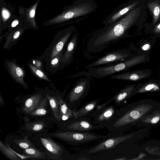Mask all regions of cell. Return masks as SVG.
<instances>
[{
    "mask_svg": "<svg viewBox=\"0 0 160 160\" xmlns=\"http://www.w3.org/2000/svg\"><path fill=\"white\" fill-rule=\"evenodd\" d=\"M140 12L139 7L135 8L117 21L95 32L88 41L87 51L100 52L110 45L127 37L129 29L136 22Z\"/></svg>",
    "mask_w": 160,
    "mask_h": 160,
    "instance_id": "1",
    "label": "cell"
},
{
    "mask_svg": "<svg viewBox=\"0 0 160 160\" xmlns=\"http://www.w3.org/2000/svg\"><path fill=\"white\" fill-rule=\"evenodd\" d=\"M98 8L94 0H75L70 5L63 7L60 13L44 22L42 25L47 26L62 24L89 15Z\"/></svg>",
    "mask_w": 160,
    "mask_h": 160,
    "instance_id": "2",
    "label": "cell"
},
{
    "mask_svg": "<svg viewBox=\"0 0 160 160\" xmlns=\"http://www.w3.org/2000/svg\"><path fill=\"white\" fill-rule=\"evenodd\" d=\"M145 59V55H137L120 62L91 68L86 72H82L79 74L102 78L118 72L129 70L130 68L144 62Z\"/></svg>",
    "mask_w": 160,
    "mask_h": 160,
    "instance_id": "3",
    "label": "cell"
},
{
    "mask_svg": "<svg viewBox=\"0 0 160 160\" xmlns=\"http://www.w3.org/2000/svg\"><path fill=\"white\" fill-rule=\"evenodd\" d=\"M75 27L71 25L58 32L55 35L51 45L46 49L43 56L48 61L60 52L74 32Z\"/></svg>",
    "mask_w": 160,
    "mask_h": 160,
    "instance_id": "4",
    "label": "cell"
},
{
    "mask_svg": "<svg viewBox=\"0 0 160 160\" xmlns=\"http://www.w3.org/2000/svg\"><path fill=\"white\" fill-rule=\"evenodd\" d=\"M57 138L75 145H78L90 142L101 139L106 137L103 135L91 132L67 131L55 133Z\"/></svg>",
    "mask_w": 160,
    "mask_h": 160,
    "instance_id": "5",
    "label": "cell"
},
{
    "mask_svg": "<svg viewBox=\"0 0 160 160\" xmlns=\"http://www.w3.org/2000/svg\"><path fill=\"white\" fill-rule=\"evenodd\" d=\"M90 87L89 80L82 78L77 81L68 97V103L72 110L76 109L87 96Z\"/></svg>",
    "mask_w": 160,
    "mask_h": 160,
    "instance_id": "6",
    "label": "cell"
},
{
    "mask_svg": "<svg viewBox=\"0 0 160 160\" xmlns=\"http://www.w3.org/2000/svg\"><path fill=\"white\" fill-rule=\"evenodd\" d=\"M131 56L132 54L126 49H118L98 58L86 66L85 68L88 69L95 67L120 62L131 57Z\"/></svg>",
    "mask_w": 160,
    "mask_h": 160,
    "instance_id": "7",
    "label": "cell"
},
{
    "mask_svg": "<svg viewBox=\"0 0 160 160\" xmlns=\"http://www.w3.org/2000/svg\"><path fill=\"white\" fill-rule=\"evenodd\" d=\"M105 138L101 139L99 142L88 151V153L93 154L97 152L110 149L115 147L117 145L127 139L129 136L122 134H107Z\"/></svg>",
    "mask_w": 160,
    "mask_h": 160,
    "instance_id": "8",
    "label": "cell"
},
{
    "mask_svg": "<svg viewBox=\"0 0 160 160\" xmlns=\"http://www.w3.org/2000/svg\"><path fill=\"white\" fill-rule=\"evenodd\" d=\"M117 109L115 105L96 108L90 115L93 119L92 122L99 126L100 129L104 128L111 120Z\"/></svg>",
    "mask_w": 160,
    "mask_h": 160,
    "instance_id": "9",
    "label": "cell"
},
{
    "mask_svg": "<svg viewBox=\"0 0 160 160\" xmlns=\"http://www.w3.org/2000/svg\"><path fill=\"white\" fill-rule=\"evenodd\" d=\"M40 1L38 0L34 4L28 8L22 6H18L19 13L23 21L24 27L26 29L32 28L37 30L38 28L35 17L37 7Z\"/></svg>",
    "mask_w": 160,
    "mask_h": 160,
    "instance_id": "10",
    "label": "cell"
},
{
    "mask_svg": "<svg viewBox=\"0 0 160 160\" xmlns=\"http://www.w3.org/2000/svg\"><path fill=\"white\" fill-rule=\"evenodd\" d=\"M90 120V118L88 116L74 117V121L68 124L66 128L70 130L83 132H91L95 129H100L99 126L93 124Z\"/></svg>",
    "mask_w": 160,
    "mask_h": 160,
    "instance_id": "11",
    "label": "cell"
},
{
    "mask_svg": "<svg viewBox=\"0 0 160 160\" xmlns=\"http://www.w3.org/2000/svg\"><path fill=\"white\" fill-rule=\"evenodd\" d=\"M138 2V1L130 2L120 5L102 21V24L105 26L115 22L135 8Z\"/></svg>",
    "mask_w": 160,
    "mask_h": 160,
    "instance_id": "12",
    "label": "cell"
},
{
    "mask_svg": "<svg viewBox=\"0 0 160 160\" xmlns=\"http://www.w3.org/2000/svg\"><path fill=\"white\" fill-rule=\"evenodd\" d=\"M151 71L145 69L126 72L113 74L110 77L111 79L137 81L149 78Z\"/></svg>",
    "mask_w": 160,
    "mask_h": 160,
    "instance_id": "13",
    "label": "cell"
},
{
    "mask_svg": "<svg viewBox=\"0 0 160 160\" xmlns=\"http://www.w3.org/2000/svg\"><path fill=\"white\" fill-rule=\"evenodd\" d=\"M136 87L135 84L128 85L121 90L108 102L101 105H98L97 108H99L107 106L111 102L114 101L116 106H119L130 97Z\"/></svg>",
    "mask_w": 160,
    "mask_h": 160,
    "instance_id": "14",
    "label": "cell"
},
{
    "mask_svg": "<svg viewBox=\"0 0 160 160\" xmlns=\"http://www.w3.org/2000/svg\"><path fill=\"white\" fill-rule=\"evenodd\" d=\"M0 32L8 28V25L15 14L13 13L14 8L6 2L4 0H0Z\"/></svg>",
    "mask_w": 160,
    "mask_h": 160,
    "instance_id": "15",
    "label": "cell"
},
{
    "mask_svg": "<svg viewBox=\"0 0 160 160\" xmlns=\"http://www.w3.org/2000/svg\"><path fill=\"white\" fill-rule=\"evenodd\" d=\"M7 68L15 81L23 85L25 88L27 87V84L24 82V78L25 73L23 69L18 66L14 62L7 61Z\"/></svg>",
    "mask_w": 160,
    "mask_h": 160,
    "instance_id": "16",
    "label": "cell"
},
{
    "mask_svg": "<svg viewBox=\"0 0 160 160\" xmlns=\"http://www.w3.org/2000/svg\"><path fill=\"white\" fill-rule=\"evenodd\" d=\"M100 102V100L96 99L88 102L84 104L78 110H72L73 117L77 118L83 116H90L94 111Z\"/></svg>",
    "mask_w": 160,
    "mask_h": 160,
    "instance_id": "17",
    "label": "cell"
},
{
    "mask_svg": "<svg viewBox=\"0 0 160 160\" xmlns=\"http://www.w3.org/2000/svg\"><path fill=\"white\" fill-rule=\"evenodd\" d=\"M78 40V33H73L68 44L66 51L61 57V62L66 64H69L71 61L73 54L77 46Z\"/></svg>",
    "mask_w": 160,
    "mask_h": 160,
    "instance_id": "18",
    "label": "cell"
},
{
    "mask_svg": "<svg viewBox=\"0 0 160 160\" xmlns=\"http://www.w3.org/2000/svg\"><path fill=\"white\" fill-rule=\"evenodd\" d=\"M160 90V81L152 79L143 83H139L132 93L131 96L137 93L157 91Z\"/></svg>",
    "mask_w": 160,
    "mask_h": 160,
    "instance_id": "19",
    "label": "cell"
},
{
    "mask_svg": "<svg viewBox=\"0 0 160 160\" xmlns=\"http://www.w3.org/2000/svg\"><path fill=\"white\" fill-rule=\"evenodd\" d=\"M26 29L25 28H19L11 32H7L5 33L7 36L6 42L3 45L4 48L5 49L10 48L20 38Z\"/></svg>",
    "mask_w": 160,
    "mask_h": 160,
    "instance_id": "20",
    "label": "cell"
},
{
    "mask_svg": "<svg viewBox=\"0 0 160 160\" xmlns=\"http://www.w3.org/2000/svg\"><path fill=\"white\" fill-rule=\"evenodd\" d=\"M42 98L41 95L37 94L31 96L25 101L23 110L27 113H30L39 105Z\"/></svg>",
    "mask_w": 160,
    "mask_h": 160,
    "instance_id": "21",
    "label": "cell"
},
{
    "mask_svg": "<svg viewBox=\"0 0 160 160\" xmlns=\"http://www.w3.org/2000/svg\"><path fill=\"white\" fill-rule=\"evenodd\" d=\"M40 141L44 147L50 152L55 155L61 154L63 149L62 147L49 138H41Z\"/></svg>",
    "mask_w": 160,
    "mask_h": 160,
    "instance_id": "22",
    "label": "cell"
},
{
    "mask_svg": "<svg viewBox=\"0 0 160 160\" xmlns=\"http://www.w3.org/2000/svg\"><path fill=\"white\" fill-rule=\"evenodd\" d=\"M47 97L49 102L54 117L57 120L60 121L62 119L60 115L59 109V99L58 100L57 98L51 96L48 94L47 95Z\"/></svg>",
    "mask_w": 160,
    "mask_h": 160,
    "instance_id": "23",
    "label": "cell"
},
{
    "mask_svg": "<svg viewBox=\"0 0 160 160\" xmlns=\"http://www.w3.org/2000/svg\"><path fill=\"white\" fill-rule=\"evenodd\" d=\"M59 111L62 119L66 120L73 116L72 111L69 108L66 103L59 98Z\"/></svg>",
    "mask_w": 160,
    "mask_h": 160,
    "instance_id": "24",
    "label": "cell"
},
{
    "mask_svg": "<svg viewBox=\"0 0 160 160\" xmlns=\"http://www.w3.org/2000/svg\"><path fill=\"white\" fill-rule=\"evenodd\" d=\"M147 6L152 15L153 23L155 24L160 18V2L158 1L151 2Z\"/></svg>",
    "mask_w": 160,
    "mask_h": 160,
    "instance_id": "25",
    "label": "cell"
},
{
    "mask_svg": "<svg viewBox=\"0 0 160 160\" xmlns=\"http://www.w3.org/2000/svg\"><path fill=\"white\" fill-rule=\"evenodd\" d=\"M25 28L23 21L20 16L14 15L10 21L8 27V32H13L16 29Z\"/></svg>",
    "mask_w": 160,
    "mask_h": 160,
    "instance_id": "26",
    "label": "cell"
},
{
    "mask_svg": "<svg viewBox=\"0 0 160 160\" xmlns=\"http://www.w3.org/2000/svg\"><path fill=\"white\" fill-rule=\"evenodd\" d=\"M7 144L8 147H7L2 143L1 141L0 142V149L2 153L9 159L12 160L19 159V158L12 149L10 147L8 143Z\"/></svg>",
    "mask_w": 160,
    "mask_h": 160,
    "instance_id": "27",
    "label": "cell"
},
{
    "mask_svg": "<svg viewBox=\"0 0 160 160\" xmlns=\"http://www.w3.org/2000/svg\"><path fill=\"white\" fill-rule=\"evenodd\" d=\"M47 97L44 98L43 101L32 112L30 113L31 115L33 116H43L47 113L46 109L47 105Z\"/></svg>",
    "mask_w": 160,
    "mask_h": 160,
    "instance_id": "28",
    "label": "cell"
},
{
    "mask_svg": "<svg viewBox=\"0 0 160 160\" xmlns=\"http://www.w3.org/2000/svg\"><path fill=\"white\" fill-rule=\"evenodd\" d=\"M28 65L32 72L38 78L49 82H51L45 74L40 68L31 63H28Z\"/></svg>",
    "mask_w": 160,
    "mask_h": 160,
    "instance_id": "29",
    "label": "cell"
},
{
    "mask_svg": "<svg viewBox=\"0 0 160 160\" xmlns=\"http://www.w3.org/2000/svg\"><path fill=\"white\" fill-rule=\"evenodd\" d=\"M24 151L26 153L32 158H42L45 157L43 153L33 148H27L25 149Z\"/></svg>",
    "mask_w": 160,
    "mask_h": 160,
    "instance_id": "30",
    "label": "cell"
},
{
    "mask_svg": "<svg viewBox=\"0 0 160 160\" xmlns=\"http://www.w3.org/2000/svg\"><path fill=\"white\" fill-rule=\"evenodd\" d=\"M62 52H60L55 57L49 60L50 65L52 68H56L58 66L61 62V59L63 55Z\"/></svg>",
    "mask_w": 160,
    "mask_h": 160,
    "instance_id": "31",
    "label": "cell"
},
{
    "mask_svg": "<svg viewBox=\"0 0 160 160\" xmlns=\"http://www.w3.org/2000/svg\"><path fill=\"white\" fill-rule=\"evenodd\" d=\"M44 126L42 123L38 122L33 125L32 129L34 131H38L42 129Z\"/></svg>",
    "mask_w": 160,
    "mask_h": 160,
    "instance_id": "32",
    "label": "cell"
},
{
    "mask_svg": "<svg viewBox=\"0 0 160 160\" xmlns=\"http://www.w3.org/2000/svg\"><path fill=\"white\" fill-rule=\"evenodd\" d=\"M18 145L21 148L24 149L28 148L30 146L29 144L25 141L20 142L18 143Z\"/></svg>",
    "mask_w": 160,
    "mask_h": 160,
    "instance_id": "33",
    "label": "cell"
},
{
    "mask_svg": "<svg viewBox=\"0 0 160 160\" xmlns=\"http://www.w3.org/2000/svg\"><path fill=\"white\" fill-rule=\"evenodd\" d=\"M33 64L37 67L38 68H41L42 67V63L41 62L38 60H34L33 61Z\"/></svg>",
    "mask_w": 160,
    "mask_h": 160,
    "instance_id": "34",
    "label": "cell"
},
{
    "mask_svg": "<svg viewBox=\"0 0 160 160\" xmlns=\"http://www.w3.org/2000/svg\"><path fill=\"white\" fill-rule=\"evenodd\" d=\"M153 31L155 33H160V23L156 26L154 28Z\"/></svg>",
    "mask_w": 160,
    "mask_h": 160,
    "instance_id": "35",
    "label": "cell"
},
{
    "mask_svg": "<svg viewBox=\"0 0 160 160\" xmlns=\"http://www.w3.org/2000/svg\"><path fill=\"white\" fill-rule=\"evenodd\" d=\"M159 120L160 117L156 116L152 118L151 121V122L152 124H155L158 122Z\"/></svg>",
    "mask_w": 160,
    "mask_h": 160,
    "instance_id": "36",
    "label": "cell"
},
{
    "mask_svg": "<svg viewBox=\"0 0 160 160\" xmlns=\"http://www.w3.org/2000/svg\"><path fill=\"white\" fill-rule=\"evenodd\" d=\"M150 47V44L147 43L144 44L142 47V49L144 50H147L149 49Z\"/></svg>",
    "mask_w": 160,
    "mask_h": 160,
    "instance_id": "37",
    "label": "cell"
}]
</instances>
